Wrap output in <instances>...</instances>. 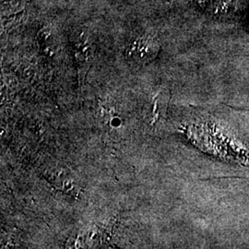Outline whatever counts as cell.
Instances as JSON below:
<instances>
[{
    "label": "cell",
    "mask_w": 249,
    "mask_h": 249,
    "mask_svg": "<svg viewBox=\"0 0 249 249\" xmlns=\"http://www.w3.org/2000/svg\"><path fill=\"white\" fill-rule=\"evenodd\" d=\"M159 51V45L151 38L142 37L137 39L130 46V54L138 60L147 61L152 59Z\"/></svg>",
    "instance_id": "1"
}]
</instances>
